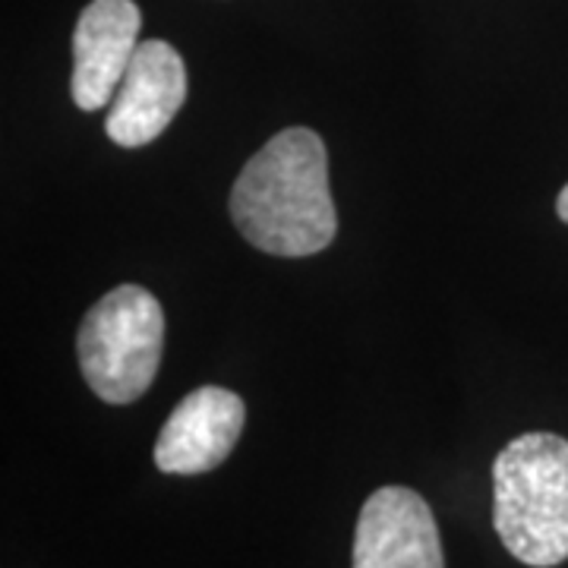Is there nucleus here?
Instances as JSON below:
<instances>
[{
    "label": "nucleus",
    "mask_w": 568,
    "mask_h": 568,
    "mask_svg": "<svg viewBox=\"0 0 568 568\" xmlns=\"http://www.w3.org/2000/svg\"><path fill=\"white\" fill-rule=\"evenodd\" d=\"M493 528L521 566L556 568L566 562L568 439L556 433H525L496 455Z\"/></svg>",
    "instance_id": "2"
},
{
    "label": "nucleus",
    "mask_w": 568,
    "mask_h": 568,
    "mask_svg": "<svg viewBox=\"0 0 568 568\" xmlns=\"http://www.w3.org/2000/svg\"><path fill=\"white\" fill-rule=\"evenodd\" d=\"M142 13L133 0H92L73 29L70 95L80 111H102L114 102L140 48Z\"/></svg>",
    "instance_id": "5"
},
{
    "label": "nucleus",
    "mask_w": 568,
    "mask_h": 568,
    "mask_svg": "<svg viewBox=\"0 0 568 568\" xmlns=\"http://www.w3.org/2000/svg\"><path fill=\"white\" fill-rule=\"evenodd\" d=\"M80 369L108 405L142 398L162 364L164 310L152 291L121 284L85 313L80 325Z\"/></svg>",
    "instance_id": "3"
},
{
    "label": "nucleus",
    "mask_w": 568,
    "mask_h": 568,
    "mask_svg": "<svg viewBox=\"0 0 568 568\" xmlns=\"http://www.w3.org/2000/svg\"><path fill=\"white\" fill-rule=\"evenodd\" d=\"M351 568H446L433 508L407 487L376 489L361 508Z\"/></svg>",
    "instance_id": "4"
},
{
    "label": "nucleus",
    "mask_w": 568,
    "mask_h": 568,
    "mask_svg": "<svg viewBox=\"0 0 568 568\" xmlns=\"http://www.w3.org/2000/svg\"><path fill=\"white\" fill-rule=\"evenodd\" d=\"M556 212H559V219L568 224V183L562 186V193H559V200H556Z\"/></svg>",
    "instance_id": "8"
},
{
    "label": "nucleus",
    "mask_w": 568,
    "mask_h": 568,
    "mask_svg": "<svg viewBox=\"0 0 568 568\" xmlns=\"http://www.w3.org/2000/svg\"><path fill=\"white\" fill-rule=\"evenodd\" d=\"M186 102L183 58L162 39L140 41L114 102L108 104V136L123 149L159 140Z\"/></svg>",
    "instance_id": "6"
},
{
    "label": "nucleus",
    "mask_w": 568,
    "mask_h": 568,
    "mask_svg": "<svg viewBox=\"0 0 568 568\" xmlns=\"http://www.w3.org/2000/svg\"><path fill=\"white\" fill-rule=\"evenodd\" d=\"M246 424L241 395L222 386L190 392L171 410L155 443V465L164 474H205L234 452Z\"/></svg>",
    "instance_id": "7"
},
{
    "label": "nucleus",
    "mask_w": 568,
    "mask_h": 568,
    "mask_svg": "<svg viewBox=\"0 0 568 568\" xmlns=\"http://www.w3.org/2000/svg\"><path fill=\"white\" fill-rule=\"evenodd\" d=\"M237 231L272 256H313L335 241L338 215L320 133L287 126L246 162L231 190Z\"/></svg>",
    "instance_id": "1"
}]
</instances>
